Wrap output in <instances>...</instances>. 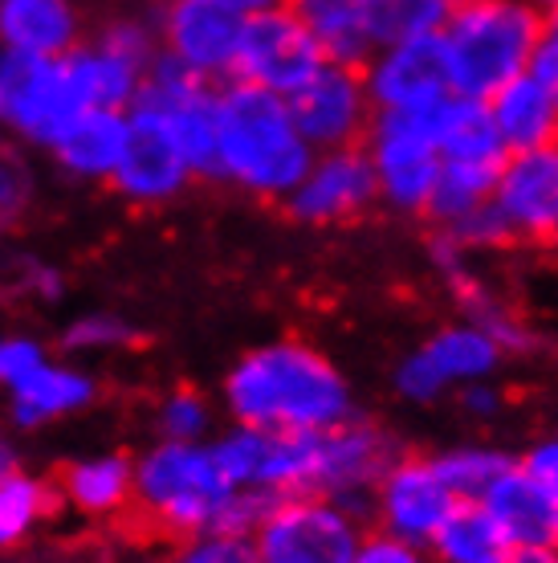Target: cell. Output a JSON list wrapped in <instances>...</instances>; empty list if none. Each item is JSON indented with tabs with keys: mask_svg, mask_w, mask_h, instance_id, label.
<instances>
[{
	"mask_svg": "<svg viewBox=\"0 0 558 563\" xmlns=\"http://www.w3.org/2000/svg\"><path fill=\"white\" fill-rule=\"evenodd\" d=\"M62 486L74 507L90 515H126L135 498V474L126 470L123 457H90V462L70 465L62 474Z\"/></svg>",
	"mask_w": 558,
	"mask_h": 563,
	"instance_id": "26",
	"label": "cell"
},
{
	"mask_svg": "<svg viewBox=\"0 0 558 563\" xmlns=\"http://www.w3.org/2000/svg\"><path fill=\"white\" fill-rule=\"evenodd\" d=\"M131 143V114L123 111H86L66 140L57 143V155L70 172L82 176H114Z\"/></svg>",
	"mask_w": 558,
	"mask_h": 563,
	"instance_id": "23",
	"label": "cell"
},
{
	"mask_svg": "<svg viewBox=\"0 0 558 563\" xmlns=\"http://www.w3.org/2000/svg\"><path fill=\"white\" fill-rule=\"evenodd\" d=\"M94 111L74 70V57L4 54L0 66V123L37 143H62L66 131Z\"/></svg>",
	"mask_w": 558,
	"mask_h": 563,
	"instance_id": "7",
	"label": "cell"
},
{
	"mask_svg": "<svg viewBox=\"0 0 558 563\" xmlns=\"http://www.w3.org/2000/svg\"><path fill=\"white\" fill-rule=\"evenodd\" d=\"M241 563H257V560H241Z\"/></svg>",
	"mask_w": 558,
	"mask_h": 563,
	"instance_id": "42",
	"label": "cell"
},
{
	"mask_svg": "<svg viewBox=\"0 0 558 563\" xmlns=\"http://www.w3.org/2000/svg\"><path fill=\"white\" fill-rule=\"evenodd\" d=\"M531 74L558 99V13L546 16V33H543V42H538V54H534V62H531Z\"/></svg>",
	"mask_w": 558,
	"mask_h": 563,
	"instance_id": "36",
	"label": "cell"
},
{
	"mask_svg": "<svg viewBox=\"0 0 558 563\" xmlns=\"http://www.w3.org/2000/svg\"><path fill=\"white\" fill-rule=\"evenodd\" d=\"M49 498L54 494L45 490L42 482L16 478V474L0 478V551L29 536V527L49 510Z\"/></svg>",
	"mask_w": 558,
	"mask_h": 563,
	"instance_id": "30",
	"label": "cell"
},
{
	"mask_svg": "<svg viewBox=\"0 0 558 563\" xmlns=\"http://www.w3.org/2000/svg\"><path fill=\"white\" fill-rule=\"evenodd\" d=\"M322 62L326 57H322L319 42L310 37V29L293 16L290 4H281V9H269V13L245 16L233 78L266 86L274 95L290 99L298 86H306L319 74Z\"/></svg>",
	"mask_w": 558,
	"mask_h": 563,
	"instance_id": "11",
	"label": "cell"
},
{
	"mask_svg": "<svg viewBox=\"0 0 558 563\" xmlns=\"http://www.w3.org/2000/svg\"><path fill=\"white\" fill-rule=\"evenodd\" d=\"M400 457V445L391 441L371 421H350L335 424L319 433V462H314V494H326L335 503H347L359 515H367L371 494H376L383 470Z\"/></svg>",
	"mask_w": 558,
	"mask_h": 563,
	"instance_id": "12",
	"label": "cell"
},
{
	"mask_svg": "<svg viewBox=\"0 0 558 563\" xmlns=\"http://www.w3.org/2000/svg\"><path fill=\"white\" fill-rule=\"evenodd\" d=\"M42 364H45V355L37 343H29V339H4V343H0V384H9V388L29 380Z\"/></svg>",
	"mask_w": 558,
	"mask_h": 563,
	"instance_id": "34",
	"label": "cell"
},
{
	"mask_svg": "<svg viewBox=\"0 0 558 563\" xmlns=\"http://www.w3.org/2000/svg\"><path fill=\"white\" fill-rule=\"evenodd\" d=\"M436 128H440V102L416 107V111H376L371 135H367V155L376 164L379 205L404 217H428L436 180H440V147H436Z\"/></svg>",
	"mask_w": 558,
	"mask_h": 563,
	"instance_id": "6",
	"label": "cell"
},
{
	"mask_svg": "<svg viewBox=\"0 0 558 563\" xmlns=\"http://www.w3.org/2000/svg\"><path fill=\"white\" fill-rule=\"evenodd\" d=\"M546 13L534 0H461L440 42L453 95L489 102L505 82L531 74Z\"/></svg>",
	"mask_w": 558,
	"mask_h": 563,
	"instance_id": "4",
	"label": "cell"
},
{
	"mask_svg": "<svg viewBox=\"0 0 558 563\" xmlns=\"http://www.w3.org/2000/svg\"><path fill=\"white\" fill-rule=\"evenodd\" d=\"M90 380L78 376V372H66V367H49L42 364L29 380H21L13 388V412L21 424H37V421H54L62 412L82 409L90 400Z\"/></svg>",
	"mask_w": 558,
	"mask_h": 563,
	"instance_id": "28",
	"label": "cell"
},
{
	"mask_svg": "<svg viewBox=\"0 0 558 563\" xmlns=\"http://www.w3.org/2000/svg\"><path fill=\"white\" fill-rule=\"evenodd\" d=\"M228 9H237L241 16H257V13H269V9H281L286 0H224Z\"/></svg>",
	"mask_w": 558,
	"mask_h": 563,
	"instance_id": "38",
	"label": "cell"
},
{
	"mask_svg": "<svg viewBox=\"0 0 558 563\" xmlns=\"http://www.w3.org/2000/svg\"><path fill=\"white\" fill-rule=\"evenodd\" d=\"M241 33H245V16L228 9L224 0H168L159 21L164 54L209 82L233 78Z\"/></svg>",
	"mask_w": 558,
	"mask_h": 563,
	"instance_id": "14",
	"label": "cell"
},
{
	"mask_svg": "<svg viewBox=\"0 0 558 563\" xmlns=\"http://www.w3.org/2000/svg\"><path fill=\"white\" fill-rule=\"evenodd\" d=\"M505 355L510 352L502 347V339L489 335L486 327L469 319L445 323L395 364L391 388L408 405H440L445 396L461 393L469 384L498 380Z\"/></svg>",
	"mask_w": 558,
	"mask_h": 563,
	"instance_id": "8",
	"label": "cell"
},
{
	"mask_svg": "<svg viewBox=\"0 0 558 563\" xmlns=\"http://www.w3.org/2000/svg\"><path fill=\"white\" fill-rule=\"evenodd\" d=\"M457 409H461L473 424H489V421H498V417H502L505 393L498 388V380L469 384V388L457 393Z\"/></svg>",
	"mask_w": 558,
	"mask_h": 563,
	"instance_id": "35",
	"label": "cell"
},
{
	"mask_svg": "<svg viewBox=\"0 0 558 563\" xmlns=\"http://www.w3.org/2000/svg\"><path fill=\"white\" fill-rule=\"evenodd\" d=\"M514 462V453H505L502 445H486V441H465V445H448V450L436 453L440 474L448 478V486L457 490L461 503H481V494Z\"/></svg>",
	"mask_w": 558,
	"mask_h": 563,
	"instance_id": "29",
	"label": "cell"
},
{
	"mask_svg": "<svg viewBox=\"0 0 558 563\" xmlns=\"http://www.w3.org/2000/svg\"><path fill=\"white\" fill-rule=\"evenodd\" d=\"M16 474V450L0 437V478H13Z\"/></svg>",
	"mask_w": 558,
	"mask_h": 563,
	"instance_id": "40",
	"label": "cell"
},
{
	"mask_svg": "<svg viewBox=\"0 0 558 563\" xmlns=\"http://www.w3.org/2000/svg\"><path fill=\"white\" fill-rule=\"evenodd\" d=\"M188 176H192V168H188L180 143L171 135L168 119L147 111V107H135L131 111V143H126L123 164L114 172L119 188L135 200H164L171 192H180Z\"/></svg>",
	"mask_w": 558,
	"mask_h": 563,
	"instance_id": "17",
	"label": "cell"
},
{
	"mask_svg": "<svg viewBox=\"0 0 558 563\" xmlns=\"http://www.w3.org/2000/svg\"><path fill=\"white\" fill-rule=\"evenodd\" d=\"M286 4L310 29V37L319 42L326 62L367 66V57L376 54L359 0H286Z\"/></svg>",
	"mask_w": 558,
	"mask_h": 563,
	"instance_id": "22",
	"label": "cell"
},
{
	"mask_svg": "<svg viewBox=\"0 0 558 563\" xmlns=\"http://www.w3.org/2000/svg\"><path fill=\"white\" fill-rule=\"evenodd\" d=\"M367 90L376 111H416L453 95L448 57L440 37H412V42L379 45L364 66Z\"/></svg>",
	"mask_w": 558,
	"mask_h": 563,
	"instance_id": "16",
	"label": "cell"
},
{
	"mask_svg": "<svg viewBox=\"0 0 558 563\" xmlns=\"http://www.w3.org/2000/svg\"><path fill=\"white\" fill-rule=\"evenodd\" d=\"M119 327L114 323H82V327H74V343H111Z\"/></svg>",
	"mask_w": 558,
	"mask_h": 563,
	"instance_id": "37",
	"label": "cell"
},
{
	"mask_svg": "<svg viewBox=\"0 0 558 563\" xmlns=\"http://www.w3.org/2000/svg\"><path fill=\"white\" fill-rule=\"evenodd\" d=\"M224 400L237 424L269 433H326L355 417L343 372L298 339L266 343L245 355L224 384Z\"/></svg>",
	"mask_w": 558,
	"mask_h": 563,
	"instance_id": "1",
	"label": "cell"
},
{
	"mask_svg": "<svg viewBox=\"0 0 558 563\" xmlns=\"http://www.w3.org/2000/svg\"><path fill=\"white\" fill-rule=\"evenodd\" d=\"M457 507H461V498L440 474L436 453H400L383 470V478H379L376 494H371L367 522L383 536L428 548Z\"/></svg>",
	"mask_w": 558,
	"mask_h": 563,
	"instance_id": "9",
	"label": "cell"
},
{
	"mask_svg": "<svg viewBox=\"0 0 558 563\" xmlns=\"http://www.w3.org/2000/svg\"><path fill=\"white\" fill-rule=\"evenodd\" d=\"M241 498V486L224 474L216 450L192 441H168L143 457L135 470V498L123 519L143 536L192 539L224 531Z\"/></svg>",
	"mask_w": 558,
	"mask_h": 563,
	"instance_id": "3",
	"label": "cell"
},
{
	"mask_svg": "<svg viewBox=\"0 0 558 563\" xmlns=\"http://www.w3.org/2000/svg\"><path fill=\"white\" fill-rule=\"evenodd\" d=\"M371 522L326 494L274 498L253 531L257 563H355Z\"/></svg>",
	"mask_w": 558,
	"mask_h": 563,
	"instance_id": "5",
	"label": "cell"
},
{
	"mask_svg": "<svg viewBox=\"0 0 558 563\" xmlns=\"http://www.w3.org/2000/svg\"><path fill=\"white\" fill-rule=\"evenodd\" d=\"M436 147L445 164H481V168H502V159L510 155L489 114V102L465 99V95H448L440 102Z\"/></svg>",
	"mask_w": 558,
	"mask_h": 563,
	"instance_id": "21",
	"label": "cell"
},
{
	"mask_svg": "<svg viewBox=\"0 0 558 563\" xmlns=\"http://www.w3.org/2000/svg\"><path fill=\"white\" fill-rule=\"evenodd\" d=\"M290 111L314 152L364 147L376 123V102L367 90L364 66L322 62L319 74L290 95Z\"/></svg>",
	"mask_w": 558,
	"mask_h": 563,
	"instance_id": "10",
	"label": "cell"
},
{
	"mask_svg": "<svg viewBox=\"0 0 558 563\" xmlns=\"http://www.w3.org/2000/svg\"><path fill=\"white\" fill-rule=\"evenodd\" d=\"M4 54H9V49H4V45H0V66H4Z\"/></svg>",
	"mask_w": 558,
	"mask_h": 563,
	"instance_id": "41",
	"label": "cell"
},
{
	"mask_svg": "<svg viewBox=\"0 0 558 563\" xmlns=\"http://www.w3.org/2000/svg\"><path fill=\"white\" fill-rule=\"evenodd\" d=\"M522 465L531 470V478L543 486L546 498H550V503H555V510H558V433L531 441V445H526V453H522Z\"/></svg>",
	"mask_w": 558,
	"mask_h": 563,
	"instance_id": "33",
	"label": "cell"
},
{
	"mask_svg": "<svg viewBox=\"0 0 558 563\" xmlns=\"http://www.w3.org/2000/svg\"><path fill=\"white\" fill-rule=\"evenodd\" d=\"M216 140L221 176L266 200L290 197L319 155L298 128L286 95L241 78L216 90Z\"/></svg>",
	"mask_w": 558,
	"mask_h": 563,
	"instance_id": "2",
	"label": "cell"
},
{
	"mask_svg": "<svg viewBox=\"0 0 558 563\" xmlns=\"http://www.w3.org/2000/svg\"><path fill=\"white\" fill-rule=\"evenodd\" d=\"M481 507L498 519L514 551L558 548V510L546 490L531 478V470L517 457L502 478L481 494Z\"/></svg>",
	"mask_w": 558,
	"mask_h": 563,
	"instance_id": "18",
	"label": "cell"
},
{
	"mask_svg": "<svg viewBox=\"0 0 558 563\" xmlns=\"http://www.w3.org/2000/svg\"><path fill=\"white\" fill-rule=\"evenodd\" d=\"M355 563H436V560L424 543H408V539L383 536V531L371 527L359 555H355Z\"/></svg>",
	"mask_w": 558,
	"mask_h": 563,
	"instance_id": "31",
	"label": "cell"
},
{
	"mask_svg": "<svg viewBox=\"0 0 558 563\" xmlns=\"http://www.w3.org/2000/svg\"><path fill=\"white\" fill-rule=\"evenodd\" d=\"M493 209L510 241H558V143L505 155Z\"/></svg>",
	"mask_w": 558,
	"mask_h": 563,
	"instance_id": "15",
	"label": "cell"
},
{
	"mask_svg": "<svg viewBox=\"0 0 558 563\" xmlns=\"http://www.w3.org/2000/svg\"><path fill=\"white\" fill-rule=\"evenodd\" d=\"M78 33L70 0H0V45L9 54L66 57L78 49Z\"/></svg>",
	"mask_w": 558,
	"mask_h": 563,
	"instance_id": "19",
	"label": "cell"
},
{
	"mask_svg": "<svg viewBox=\"0 0 558 563\" xmlns=\"http://www.w3.org/2000/svg\"><path fill=\"white\" fill-rule=\"evenodd\" d=\"M493 184L498 168H481V164H445L440 180H436L433 205H428V221L436 233H453L465 225L473 212H481L493 200Z\"/></svg>",
	"mask_w": 558,
	"mask_h": 563,
	"instance_id": "27",
	"label": "cell"
},
{
	"mask_svg": "<svg viewBox=\"0 0 558 563\" xmlns=\"http://www.w3.org/2000/svg\"><path fill=\"white\" fill-rule=\"evenodd\" d=\"M457 4L461 0H359L376 49L412 37H440Z\"/></svg>",
	"mask_w": 558,
	"mask_h": 563,
	"instance_id": "25",
	"label": "cell"
},
{
	"mask_svg": "<svg viewBox=\"0 0 558 563\" xmlns=\"http://www.w3.org/2000/svg\"><path fill=\"white\" fill-rule=\"evenodd\" d=\"M281 205L302 225H343V221L364 217L371 205H379L376 164L367 147L319 152L302 184Z\"/></svg>",
	"mask_w": 558,
	"mask_h": 563,
	"instance_id": "13",
	"label": "cell"
},
{
	"mask_svg": "<svg viewBox=\"0 0 558 563\" xmlns=\"http://www.w3.org/2000/svg\"><path fill=\"white\" fill-rule=\"evenodd\" d=\"M436 563H510L514 543L481 503H461L428 543Z\"/></svg>",
	"mask_w": 558,
	"mask_h": 563,
	"instance_id": "24",
	"label": "cell"
},
{
	"mask_svg": "<svg viewBox=\"0 0 558 563\" xmlns=\"http://www.w3.org/2000/svg\"><path fill=\"white\" fill-rule=\"evenodd\" d=\"M489 114L498 123L505 152H531V147L558 143V99L534 74L505 82L489 99Z\"/></svg>",
	"mask_w": 558,
	"mask_h": 563,
	"instance_id": "20",
	"label": "cell"
},
{
	"mask_svg": "<svg viewBox=\"0 0 558 563\" xmlns=\"http://www.w3.org/2000/svg\"><path fill=\"white\" fill-rule=\"evenodd\" d=\"M555 245H558V241H555Z\"/></svg>",
	"mask_w": 558,
	"mask_h": 563,
	"instance_id": "43",
	"label": "cell"
},
{
	"mask_svg": "<svg viewBox=\"0 0 558 563\" xmlns=\"http://www.w3.org/2000/svg\"><path fill=\"white\" fill-rule=\"evenodd\" d=\"M204 424H209V409H204L200 396L180 393L164 405V433L171 441H196V437L204 433Z\"/></svg>",
	"mask_w": 558,
	"mask_h": 563,
	"instance_id": "32",
	"label": "cell"
},
{
	"mask_svg": "<svg viewBox=\"0 0 558 563\" xmlns=\"http://www.w3.org/2000/svg\"><path fill=\"white\" fill-rule=\"evenodd\" d=\"M510 563H558V548H534V551H514Z\"/></svg>",
	"mask_w": 558,
	"mask_h": 563,
	"instance_id": "39",
	"label": "cell"
}]
</instances>
